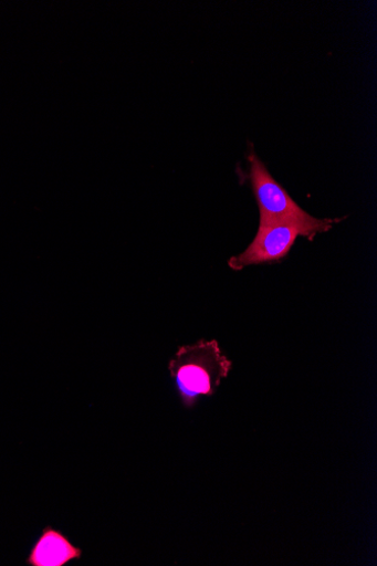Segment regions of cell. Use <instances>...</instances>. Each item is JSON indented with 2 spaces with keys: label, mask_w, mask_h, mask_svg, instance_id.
I'll return each mask as SVG.
<instances>
[{
  "label": "cell",
  "mask_w": 377,
  "mask_h": 566,
  "mask_svg": "<svg viewBox=\"0 0 377 566\" xmlns=\"http://www.w3.org/2000/svg\"><path fill=\"white\" fill-rule=\"evenodd\" d=\"M231 370L232 363L214 339L180 347L169 364L175 389L186 408L217 392Z\"/></svg>",
  "instance_id": "obj_1"
},
{
  "label": "cell",
  "mask_w": 377,
  "mask_h": 566,
  "mask_svg": "<svg viewBox=\"0 0 377 566\" xmlns=\"http://www.w3.org/2000/svg\"><path fill=\"white\" fill-rule=\"evenodd\" d=\"M335 220L313 218L310 221H277L259 226L251 244L242 253L232 256L229 266L242 271L248 266L276 263L285 259L296 239L313 240L317 234L333 229Z\"/></svg>",
  "instance_id": "obj_2"
},
{
  "label": "cell",
  "mask_w": 377,
  "mask_h": 566,
  "mask_svg": "<svg viewBox=\"0 0 377 566\" xmlns=\"http://www.w3.org/2000/svg\"><path fill=\"white\" fill-rule=\"evenodd\" d=\"M248 158L250 180L260 212V224L277 221H310L313 219L269 174L254 149H250Z\"/></svg>",
  "instance_id": "obj_3"
},
{
  "label": "cell",
  "mask_w": 377,
  "mask_h": 566,
  "mask_svg": "<svg viewBox=\"0 0 377 566\" xmlns=\"http://www.w3.org/2000/svg\"><path fill=\"white\" fill-rule=\"evenodd\" d=\"M82 549L74 546L62 533L46 527L34 545L29 564L32 566H64L82 557Z\"/></svg>",
  "instance_id": "obj_4"
}]
</instances>
